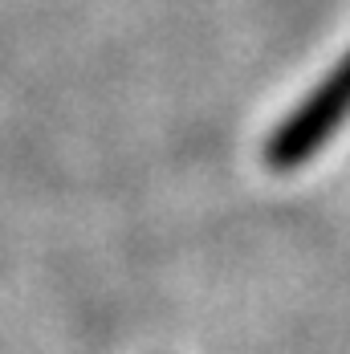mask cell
<instances>
[{"instance_id": "cell-1", "label": "cell", "mask_w": 350, "mask_h": 354, "mask_svg": "<svg viewBox=\"0 0 350 354\" xmlns=\"http://www.w3.org/2000/svg\"><path fill=\"white\" fill-rule=\"evenodd\" d=\"M347 114H350V53L338 62V70L302 102V110L289 114L277 127V135L269 139L265 159L277 171H289V167L306 163L317 147L330 142V135L347 122Z\"/></svg>"}]
</instances>
